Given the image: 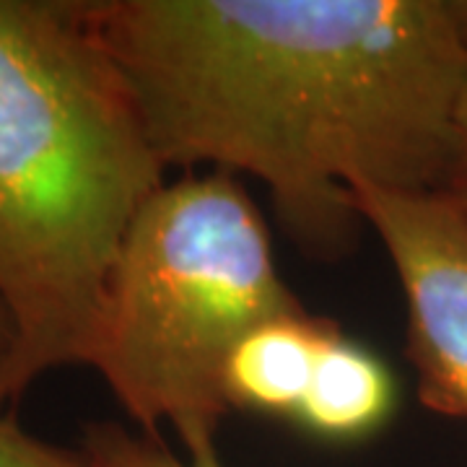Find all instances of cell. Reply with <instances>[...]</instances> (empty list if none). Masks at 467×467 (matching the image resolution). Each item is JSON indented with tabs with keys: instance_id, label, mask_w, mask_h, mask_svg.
Wrapping results in <instances>:
<instances>
[{
	"instance_id": "1",
	"label": "cell",
	"mask_w": 467,
	"mask_h": 467,
	"mask_svg": "<svg viewBox=\"0 0 467 467\" xmlns=\"http://www.w3.org/2000/svg\"><path fill=\"white\" fill-rule=\"evenodd\" d=\"M164 167L265 184L306 257H346L353 190L439 192L467 94L450 0H97Z\"/></svg>"
},
{
	"instance_id": "2",
	"label": "cell",
	"mask_w": 467,
	"mask_h": 467,
	"mask_svg": "<svg viewBox=\"0 0 467 467\" xmlns=\"http://www.w3.org/2000/svg\"><path fill=\"white\" fill-rule=\"evenodd\" d=\"M164 171L86 3L0 0V408L91 367L117 254Z\"/></svg>"
},
{
	"instance_id": "3",
	"label": "cell",
	"mask_w": 467,
	"mask_h": 467,
	"mask_svg": "<svg viewBox=\"0 0 467 467\" xmlns=\"http://www.w3.org/2000/svg\"><path fill=\"white\" fill-rule=\"evenodd\" d=\"M260 208L229 171L164 182L138 211L107 288L91 368L138 431L216 451L223 368L267 319L301 312Z\"/></svg>"
},
{
	"instance_id": "4",
	"label": "cell",
	"mask_w": 467,
	"mask_h": 467,
	"mask_svg": "<svg viewBox=\"0 0 467 467\" xmlns=\"http://www.w3.org/2000/svg\"><path fill=\"white\" fill-rule=\"evenodd\" d=\"M353 202L400 278L418 398L467 420V213L444 190L358 187Z\"/></svg>"
},
{
	"instance_id": "5",
	"label": "cell",
	"mask_w": 467,
	"mask_h": 467,
	"mask_svg": "<svg viewBox=\"0 0 467 467\" xmlns=\"http://www.w3.org/2000/svg\"><path fill=\"white\" fill-rule=\"evenodd\" d=\"M398 408V382L382 356L333 325L294 426L315 439L353 444L387 426Z\"/></svg>"
},
{
	"instance_id": "6",
	"label": "cell",
	"mask_w": 467,
	"mask_h": 467,
	"mask_svg": "<svg viewBox=\"0 0 467 467\" xmlns=\"http://www.w3.org/2000/svg\"><path fill=\"white\" fill-rule=\"evenodd\" d=\"M335 322L306 309L267 319L244 335L223 368L229 410L291 420L299 413L319 346Z\"/></svg>"
},
{
	"instance_id": "7",
	"label": "cell",
	"mask_w": 467,
	"mask_h": 467,
	"mask_svg": "<svg viewBox=\"0 0 467 467\" xmlns=\"http://www.w3.org/2000/svg\"><path fill=\"white\" fill-rule=\"evenodd\" d=\"M76 450L88 467H221L218 451L187 457L171 450L164 436H150L115 420L86 423Z\"/></svg>"
},
{
	"instance_id": "8",
	"label": "cell",
	"mask_w": 467,
	"mask_h": 467,
	"mask_svg": "<svg viewBox=\"0 0 467 467\" xmlns=\"http://www.w3.org/2000/svg\"><path fill=\"white\" fill-rule=\"evenodd\" d=\"M0 467H88L78 450L55 447L0 416Z\"/></svg>"
},
{
	"instance_id": "9",
	"label": "cell",
	"mask_w": 467,
	"mask_h": 467,
	"mask_svg": "<svg viewBox=\"0 0 467 467\" xmlns=\"http://www.w3.org/2000/svg\"><path fill=\"white\" fill-rule=\"evenodd\" d=\"M444 192L467 213V94L462 99V107H460V117H457L454 150H451V164Z\"/></svg>"
},
{
	"instance_id": "10",
	"label": "cell",
	"mask_w": 467,
	"mask_h": 467,
	"mask_svg": "<svg viewBox=\"0 0 467 467\" xmlns=\"http://www.w3.org/2000/svg\"><path fill=\"white\" fill-rule=\"evenodd\" d=\"M8 350H11V325H8V317H5L3 306H0V371L5 367Z\"/></svg>"
},
{
	"instance_id": "11",
	"label": "cell",
	"mask_w": 467,
	"mask_h": 467,
	"mask_svg": "<svg viewBox=\"0 0 467 467\" xmlns=\"http://www.w3.org/2000/svg\"><path fill=\"white\" fill-rule=\"evenodd\" d=\"M451 14H454V21H457V29L462 34L467 45V0H450Z\"/></svg>"
}]
</instances>
